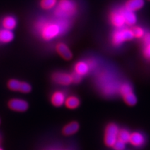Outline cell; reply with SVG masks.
Returning a JSON list of instances; mask_svg holds the SVG:
<instances>
[{
	"label": "cell",
	"instance_id": "cell-1",
	"mask_svg": "<svg viewBox=\"0 0 150 150\" xmlns=\"http://www.w3.org/2000/svg\"><path fill=\"white\" fill-rule=\"evenodd\" d=\"M70 20L54 18H40L35 22L34 29L41 39L51 41L63 35L70 29Z\"/></svg>",
	"mask_w": 150,
	"mask_h": 150
},
{
	"label": "cell",
	"instance_id": "cell-2",
	"mask_svg": "<svg viewBox=\"0 0 150 150\" xmlns=\"http://www.w3.org/2000/svg\"><path fill=\"white\" fill-rule=\"evenodd\" d=\"M77 11L78 5L75 0H58L54 15L57 18L70 20Z\"/></svg>",
	"mask_w": 150,
	"mask_h": 150
},
{
	"label": "cell",
	"instance_id": "cell-3",
	"mask_svg": "<svg viewBox=\"0 0 150 150\" xmlns=\"http://www.w3.org/2000/svg\"><path fill=\"white\" fill-rule=\"evenodd\" d=\"M134 38L131 29L120 28L114 31L112 35V43L115 46H119L126 41L132 40Z\"/></svg>",
	"mask_w": 150,
	"mask_h": 150
},
{
	"label": "cell",
	"instance_id": "cell-4",
	"mask_svg": "<svg viewBox=\"0 0 150 150\" xmlns=\"http://www.w3.org/2000/svg\"><path fill=\"white\" fill-rule=\"evenodd\" d=\"M120 129L115 124L111 123L108 125L105 131L104 142L108 147H112L118 139V134Z\"/></svg>",
	"mask_w": 150,
	"mask_h": 150
},
{
	"label": "cell",
	"instance_id": "cell-5",
	"mask_svg": "<svg viewBox=\"0 0 150 150\" xmlns=\"http://www.w3.org/2000/svg\"><path fill=\"white\" fill-rule=\"evenodd\" d=\"M7 106L9 109L14 112H24L29 108V103L23 99L12 98L7 102Z\"/></svg>",
	"mask_w": 150,
	"mask_h": 150
},
{
	"label": "cell",
	"instance_id": "cell-6",
	"mask_svg": "<svg viewBox=\"0 0 150 150\" xmlns=\"http://www.w3.org/2000/svg\"><path fill=\"white\" fill-rule=\"evenodd\" d=\"M51 79L54 83L67 86L72 83V74L65 72H55L52 74Z\"/></svg>",
	"mask_w": 150,
	"mask_h": 150
},
{
	"label": "cell",
	"instance_id": "cell-7",
	"mask_svg": "<svg viewBox=\"0 0 150 150\" xmlns=\"http://www.w3.org/2000/svg\"><path fill=\"white\" fill-rule=\"evenodd\" d=\"M66 94L62 91H55L50 97V102L54 107H61L65 104Z\"/></svg>",
	"mask_w": 150,
	"mask_h": 150
},
{
	"label": "cell",
	"instance_id": "cell-8",
	"mask_svg": "<svg viewBox=\"0 0 150 150\" xmlns=\"http://www.w3.org/2000/svg\"><path fill=\"white\" fill-rule=\"evenodd\" d=\"M57 54L65 61H70L72 59V53L70 47L64 42H59L56 46Z\"/></svg>",
	"mask_w": 150,
	"mask_h": 150
},
{
	"label": "cell",
	"instance_id": "cell-9",
	"mask_svg": "<svg viewBox=\"0 0 150 150\" xmlns=\"http://www.w3.org/2000/svg\"><path fill=\"white\" fill-rule=\"evenodd\" d=\"M109 18L111 24L117 29L122 28L125 24V19H124L119 9L110 13Z\"/></svg>",
	"mask_w": 150,
	"mask_h": 150
},
{
	"label": "cell",
	"instance_id": "cell-10",
	"mask_svg": "<svg viewBox=\"0 0 150 150\" xmlns=\"http://www.w3.org/2000/svg\"><path fill=\"white\" fill-rule=\"evenodd\" d=\"M119 10L125 19V24H127L129 26H133L136 23L137 17L134 12L128 10L125 7L119 8Z\"/></svg>",
	"mask_w": 150,
	"mask_h": 150
},
{
	"label": "cell",
	"instance_id": "cell-11",
	"mask_svg": "<svg viewBox=\"0 0 150 150\" xmlns=\"http://www.w3.org/2000/svg\"><path fill=\"white\" fill-rule=\"evenodd\" d=\"M91 70V67L90 66L88 61H78L75 63L74 66V72L82 76L88 74Z\"/></svg>",
	"mask_w": 150,
	"mask_h": 150
},
{
	"label": "cell",
	"instance_id": "cell-12",
	"mask_svg": "<svg viewBox=\"0 0 150 150\" xmlns=\"http://www.w3.org/2000/svg\"><path fill=\"white\" fill-rule=\"evenodd\" d=\"M79 129V124L76 121H72L63 126L61 132L62 134L65 136H70L76 134Z\"/></svg>",
	"mask_w": 150,
	"mask_h": 150
},
{
	"label": "cell",
	"instance_id": "cell-13",
	"mask_svg": "<svg viewBox=\"0 0 150 150\" xmlns=\"http://www.w3.org/2000/svg\"><path fill=\"white\" fill-rule=\"evenodd\" d=\"M18 25V20L13 16H6L1 20V26L4 29L13 31Z\"/></svg>",
	"mask_w": 150,
	"mask_h": 150
},
{
	"label": "cell",
	"instance_id": "cell-14",
	"mask_svg": "<svg viewBox=\"0 0 150 150\" xmlns=\"http://www.w3.org/2000/svg\"><path fill=\"white\" fill-rule=\"evenodd\" d=\"M145 5V0H127L125 7L128 10L135 12L141 9Z\"/></svg>",
	"mask_w": 150,
	"mask_h": 150
},
{
	"label": "cell",
	"instance_id": "cell-15",
	"mask_svg": "<svg viewBox=\"0 0 150 150\" xmlns=\"http://www.w3.org/2000/svg\"><path fill=\"white\" fill-rule=\"evenodd\" d=\"M145 137L143 135L138 132H134L131 134L129 142L135 147H140L145 143Z\"/></svg>",
	"mask_w": 150,
	"mask_h": 150
},
{
	"label": "cell",
	"instance_id": "cell-16",
	"mask_svg": "<svg viewBox=\"0 0 150 150\" xmlns=\"http://www.w3.org/2000/svg\"><path fill=\"white\" fill-rule=\"evenodd\" d=\"M81 101L78 97L75 95H70L66 97L64 105L68 109H76L80 106Z\"/></svg>",
	"mask_w": 150,
	"mask_h": 150
},
{
	"label": "cell",
	"instance_id": "cell-17",
	"mask_svg": "<svg viewBox=\"0 0 150 150\" xmlns=\"http://www.w3.org/2000/svg\"><path fill=\"white\" fill-rule=\"evenodd\" d=\"M14 33L13 31L6 29H0V42L4 43H9L11 41L13 40L14 39Z\"/></svg>",
	"mask_w": 150,
	"mask_h": 150
},
{
	"label": "cell",
	"instance_id": "cell-18",
	"mask_svg": "<svg viewBox=\"0 0 150 150\" xmlns=\"http://www.w3.org/2000/svg\"><path fill=\"white\" fill-rule=\"evenodd\" d=\"M58 0H40L39 5L42 10L48 11L55 8Z\"/></svg>",
	"mask_w": 150,
	"mask_h": 150
},
{
	"label": "cell",
	"instance_id": "cell-19",
	"mask_svg": "<svg viewBox=\"0 0 150 150\" xmlns=\"http://www.w3.org/2000/svg\"><path fill=\"white\" fill-rule=\"evenodd\" d=\"M22 81H20L16 79H11L7 81V88L11 91L19 92L21 87Z\"/></svg>",
	"mask_w": 150,
	"mask_h": 150
},
{
	"label": "cell",
	"instance_id": "cell-20",
	"mask_svg": "<svg viewBox=\"0 0 150 150\" xmlns=\"http://www.w3.org/2000/svg\"><path fill=\"white\" fill-rule=\"evenodd\" d=\"M123 98L125 102L129 106H134L137 103V97L133 92L124 95Z\"/></svg>",
	"mask_w": 150,
	"mask_h": 150
},
{
	"label": "cell",
	"instance_id": "cell-21",
	"mask_svg": "<svg viewBox=\"0 0 150 150\" xmlns=\"http://www.w3.org/2000/svg\"><path fill=\"white\" fill-rule=\"evenodd\" d=\"M131 134L126 129H121L119 131V134H118V140H121L127 143L129 142V138H130Z\"/></svg>",
	"mask_w": 150,
	"mask_h": 150
},
{
	"label": "cell",
	"instance_id": "cell-22",
	"mask_svg": "<svg viewBox=\"0 0 150 150\" xmlns=\"http://www.w3.org/2000/svg\"><path fill=\"white\" fill-rule=\"evenodd\" d=\"M131 31H132L133 34L134 35V38H142L145 33V30L142 27H138V26H135V27H132Z\"/></svg>",
	"mask_w": 150,
	"mask_h": 150
},
{
	"label": "cell",
	"instance_id": "cell-23",
	"mask_svg": "<svg viewBox=\"0 0 150 150\" xmlns=\"http://www.w3.org/2000/svg\"><path fill=\"white\" fill-rule=\"evenodd\" d=\"M32 91V86L27 81H22L21 87L20 89V93L24 94H28Z\"/></svg>",
	"mask_w": 150,
	"mask_h": 150
},
{
	"label": "cell",
	"instance_id": "cell-24",
	"mask_svg": "<svg viewBox=\"0 0 150 150\" xmlns=\"http://www.w3.org/2000/svg\"><path fill=\"white\" fill-rule=\"evenodd\" d=\"M119 91L122 96L133 92L132 88H131V86L129 83H123L122 85H121L119 88Z\"/></svg>",
	"mask_w": 150,
	"mask_h": 150
},
{
	"label": "cell",
	"instance_id": "cell-25",
	"mask_svg": "<svg viewBox=\"0 0 150 150\" xmlns=\"http://www.w3.org/2000/svg\"><path fill=\"white\" fill-rule=\"evenodd\" d=\"M125 144L126 143L117 139V141L115 142V144L112 146V147L115 150H124L125 149Z\"/></svg>",
	"mask_w": 150,
	"mask_h": 150
},
{
	"label": "cell",
	"instance_id": "cell-26",
	"mask_svg": "<svg viewBox=\"0 0 150 150\" xmlns=\"http://www.w3.org/2000/svg\"><path fill=\"white\" fill-rule=\"evenodd\" d=\"M72 83H79L80 82L82 81V77H83L82 76L76 74V73L74 72H73L72 73Z\"/></svg>",
	"mask_w": 150,
	"mask_h": 150
},
{
	"label": "cell",
	"instance_id": "cell-27",
	"mask_svg": "<svg viewBox=\"0 0 150 150\" xmlns=\"http://www.w3.org/2000/svg\"><path fill=\"white\" fill-rule=\"evenodd\" d=\"M145 45V47L143 50V54L146 59L150 60V42Z\"/></svg>",
	"mask_w": 150,
	"mask_h": 150
},
{
	"label": "cell",
	"instance_id": "cell-28",
	"mask_svg": "<svg viewBox=\"0 0 150 150\" xmlns=\"http://www.w3.org/2000/svg\"><path fill=\"white\" fill-rule=\"evenodd\" d=\"M142 40H143L144 44H147V43L150 42V33H145L142 38Z\"/></svg>",
	"mask_w": 150,
	"mask_h": 150
},
{
	"label": "cell",
	"instance_id": "cell-29",
	"mask_svg": "<svg viewBox=\"0 0 150 150\" xmlns=\"http://www.w3.org/2000/svg\"><path fill=\"white\" fill-rule=\"evenodd\" d=\"M0 150H4V149H3L2 147H0Z\"/></svg>",
	"mask_w": 150,
	"mask_h": 150
},
{
	"label": "cell",
	"instance_id": "cell-30",
	"mask_svg": "<svg viewBox=\"0 0 150 150\" xmlns=\"http://www.w3.org/2000/svg\"><path fill=\"white\" fill-rule=\"evenodd\" d=\"M53 150H67V149H53Z\"/></svg>",
	"mask_w": 150,
	"mask_h": 150
},
{
	"label": "cell",
	"instance_id": "cell-31",
	"mask_svg": "<svg viewBox=\"0 0 150 150\" xmlns=\"http://www.w3.org/2000/svg\"><path fill=\"white\" fill-rule=\"evenodd\" d=\"M0 124H1V120H0Z\"/></svg>",
	"mask_w": 150,
	"mask_h": 150
},
{
	"label": "cell",
	"instance_id": "cell-32",
	"mask_svg": "<svg viewBox=\"0 0 150 150\" xmlns=\"http://www.w3.org/2000/svg\"><path fill=\"white\" fill-rule=\"evenodd\" d=\"M149 1H150V0H149Z\"/></svg>",
	"mask_w": 150,
	"mask_h": 150
}]
</instances>
